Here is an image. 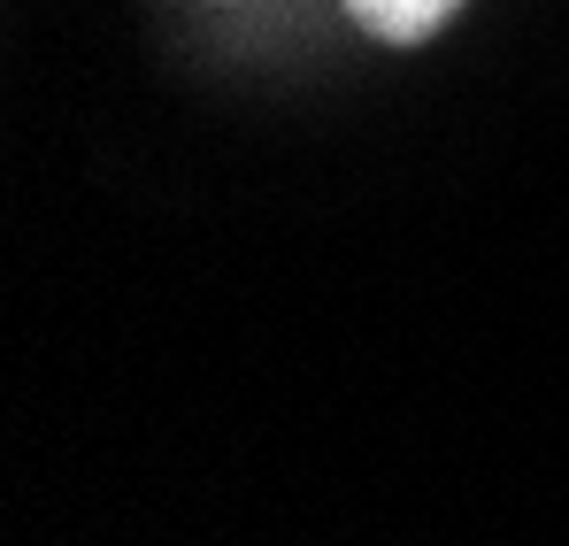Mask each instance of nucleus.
<instances>
[{
    "instance_id": "obj_1",
    "label": "nucleus",
    "mask_w": 569,
    "mask_h": 546,
    "mask_svg": "<svg viewBox=\"0 0 569 546\" xmlns=\"http://www.w3.org/2000/svg\"><path fill=\"white\" fill-rule=\"evenodd\" d=\"M347 8H355L378 39H423V31H431V23H447L462 0H347Z\"/></svg>"
}]
</instances>
